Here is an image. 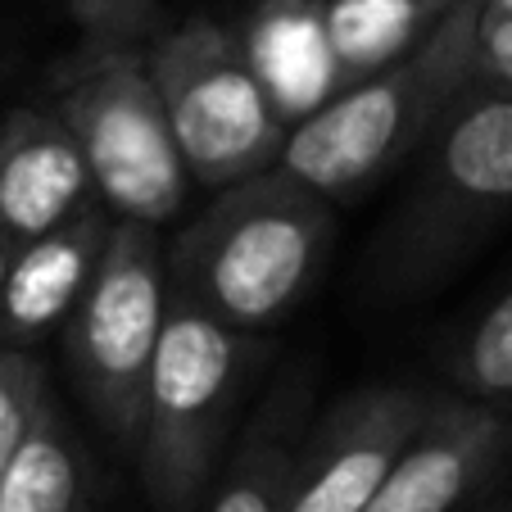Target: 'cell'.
<instances>
[{"instance_id": "cell-11", "label": "cell", "mask_w": 512, "mask_h": 512, "mask_svg": "<svg viewBox=\"0 0 512 512\" xmlns=\"http://www.w3.org/2000/svg\"><path fill=\"white\" fill-rule=\"evenodd\" d=\"M109 232H114V213L96 200L64 227L14 250L0 281V349L37 354L50 336L64 331L68 313L78 309L96 277Z\"/></svg>"}, {"instance_id": "cell-7", "label": "cell", "mask_w": 512, "mask_h": 512, "mask_svg": "<svg viewBox=\"0 0 512 512\" xmlns=\"http://www.w3.org/2000/svg\"><path fill=\"white\" fill-rule=\"evenodd\" d=\"M164 309L168 272L159 232L114 223L96 277L68 313L59 345L82 404L127 454H136L141 435V395L164 331Z\"/></svg>"}, {"instance_id": "cell-19", "label": "cell", "mask_w": 512, "mask_h": 512, "mask_svg": "<svg viewBox=\"0 0 512 512\" xmlns=\"http://www.w3.org/2000/svg\"><path fill=\"white\" fill-rule=\"evenodd\" d=\"M467 87L494 91V96H512V14H485L481 10Z\"/></svg>"}, {"instance_id": "cell-4", "label": "cell", "mask_w": 512, "mask_h": 512, "mask_svg": "<svg viewBox=\"0 0 512 512\" xmlns=\"http://www.w3.org/2000/svg\"><path fill=\"white\" fill-rule=\"evenodd\" d=\"M272 358L268 340L227 331L168 290L164 331L141 395L136 467L159 512H191L232 454L245 390Z\"/></svg>"}, {"instance_id": "cell-9", "label": "cell", "mask_w": 512, "mask_h": 512, "mask_svg": "<svg viewBox=\"0 0 512 512\" xmlns=\"http://www.w3.org/2000/svg\"><path fill=\"white\" fill-rule=\"evenodd\" d=\"M512 458V413L435 390L431 413L363 512H467Z\"/></svg>"}, {"instance_id": "cell-3", "label": "cell", "mask_w": 512, "mask_h": 512, "mask_svg": "<svg viewBox=\"0 0 512 512\" xmlns=\"http://www.w3.org/2000/svg\"><path fill=\"white\" fill-rule=\"evenodd\" d=\"M476 28L481 0H458L413 55L377 78L345 87L322 114L286 132L277 168L331 204L372 191L381 177L422 150L440 114L467 91Z\"/></svg>"}, {"instance_id": "cell-21", "label": "cell", "mask_w": 512, "mask_h": 512, "mask_svg": "<svg viewBox=\"0 0 512 512\" xmlns=\"http://www.w3.org/2000/svg\"><path fill=\"white\" fill-rule=\"evenodd\" d=\"M485 14H512V0H481Z\"/></svg>"}, {"instance_id": "cell-17", "label": "cell", "mask_w": 512, "mask_h": 512, "mask_svg": "<svg viewBox=\"0 0 512 512\" xmlns=\"http://www.w3.org/2000/svg\"><path fill=\"white\" fill-rule=\"evenodd\" d=\"M50 404L55 399H50L46 363L23 349H0V476L28 445V435L37 431Z\"/></svg>"}, {"instance_id": "cell-6", "label": "cell", "mask_w": 512, "mask_h": 512, "mask_svg": "<svg viewBox=\"0 0 512 512\" xmlns=\"http://www.w3.org/2000/svg\"><path fill=\"white\" fill-rule=\"evenodd\" d=\"M168 132L191 182L213 195L277 168L286 127L272 118L232 28L186 19L145 46Z\"/></svg>"}, {"instance_id": "cell-15", "label": "cell", "mask_w": 512, "mask_h": 512, "mask_svg": "<svg viewBox=\"0 0 512 512\" xmlns=\"http://www.w3.org/2000/svg\"><path fill=\"white\" fill-rule=\"evenodd\" d=\"M96 494L100 476L91 454L64 422L59 404H50L0 476V512H96Z\"/></svg>"}, {"instance_id": "cell-14", "label": "cell", "mask_w": 512, "mask_h": 512, "mask_svg": "<svg viewBox=\"0 0 512 512\" xmlns=\"http://www.w3.org/2000/svg\"><path fill=\"white\" fill-rule=\"evenodd\" d=\"M458 0H327V37L340 82H368L413 55Z\"/></svg>"}, {"instance_id": "cell-16", "label": "cell", "mask_w": 512, "mask_h": 512, "mask_svg": "<svg viewBox=\"0 0 512 512\" xmlns=\"http://www.w3.org/2000/svg\"><path fill=\"white\" fill-rule=\"evenodd\" d=\"M440 372L454 381V395L512 413V286L449 340Z\"/></svg>"}, {"instance_id": "cell-18", "label": "cell", "mask_w": 512, "mask_h": 512, "mask_svg": "<svg viewBox=\"0 0 512 512\" xmlns=\"http://www.w3.org/2000/svg\"><path fill=\"white\" fill-rule=\"evenodd\" d=\"M82 50H145L159 28V0H68Z\"/></svg>"}, {"instance_id": "cell-5", "label": "cell", "mask_w": 512, "mask_h": 512, "mask_svg": "<svg viewBox=\"0 0 512 512\" xmlns=\"http://www.w3.org/2000/svg\"><path fill=\"white\" fill-rule=\"evenodd\" d=\"M50 109L73 132L91 186L114 223L164 227L191 191L182 155L168 132L145 50H82L55 68Z\"/></svg>"}, {"instance_id": "cell-13", "label": "cell", "mask_w": 512, "mask_h": 512, "mask_svg": "<svg viewBox=\"0 0 512 512\" xmlns=\"http://www.w3.org/2000/svg\"><path fill=\"white\" fill-rule=\"evenodd\" d=\"M313 399V368H286L263 395L259 413L241 431L223 463V481L213 485L209 512H281Z\"/></svg>"}, {"instance_id": "cell-22", "label": "cell", "mask_w": 512, "mask_h": 512, "mask_svg": "<svg viewBox=\"0 0 512 512\" xmlns=\"http://www.w3.org/2000/svg\"><path fill=\"white\" fill-rule=\"evenodd\" d=\"M0 73H5V68H0Z\"/></svg>"}, {"instance_id": "cell-10", "label": "cell", "mask_w": 512, "mask_h": 512, "mask_svg": "<svg viewBox=\"0 0 512 512\" xmlns=\"http://www.w3.org/2000/svg\"><path fill=\"white\" fill-rule=\"evenodd\" d=\"M87 159L50 105H14L0 114V232L14 245L64 227L96 204Z\"/></svg>"}, {"instance_id": "cell-20", "label": "cell", "mask_w": 512, "mask_h": 512, "mask_svg": "<svg viewBox=\"0 0 512 512\" xmlns=\"http://www.w3.org/2000/svg\"><path fill=\"white\" fill-rule=\"evenodd\" d=\"M14 250H19V245L10 241V236L0 232V281H5V268H10V259H14Z\"/></svg>"}, {"instance_id": "cell-1", "label": "cell", "mask_w": 512, "mask_h": 512, "mask_svg": "<svg viewBox=\"0 0 512 512\" xmlns=\"http://www.w3.org/2000/svg\"><path fill=\"white\" fill-rule=\"evenodd\" d=\"M336 241V204L281 168L227 186L164 250L168 290L263 340L313 290Z\"/></svg>"}, {"instance_id": "cell-12", "label": "cell", "mask_w": 512, "mask_h": 512, "mask_svg": "<svg viewBox=\"0 0 512 512\" xmlns=\"http://www.w3.org/2000/svg\"><path fill=\"white\" fill-rule=\"evenodd\" d=\"M236 41L286 132L322 114L345 91L327 37V0H254Z\"/></svg>"}, {"instance_id": "cell-2", "label": "cell", "mask_w": 512, "mask_h": 512, "mask_svg": "<svg viewBox=\"0 0 512 512\" xmlns=\"http://www.w3.org/2000/svg\"><path fill=\"white\" fill-rule=\"evenodd\" d=\"M508 218L512 96L467 87L417 150L413 182L372 245L368 290L377 300H413Z\"/></svg>"}, {"instance_id": "cell-8", "label": "cell", "mask_w": 512, "mask_h": 512, "mask_svg": "<svg viewBox=\"0 0 512 512\" xmlns=\"http://www.w3.org/2000/svg\"><path fill=\"white\" fill-rule=\"evenodd\" d=\"M431 399L435 390L413 381H372L340 395L304 426L281 512H363L431 413Z\"/></svg>"}]
</instances>
